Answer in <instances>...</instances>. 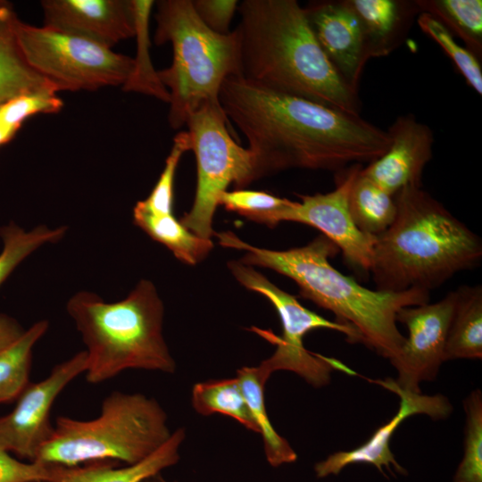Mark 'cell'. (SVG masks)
<instances>
[{"label": "cell", "instance_id": "d6a6232c", "mask_svg": "<svg viewBox=\"0 0 482 482\" xmlns=\"http://www.w3.org/2000/svg\"><path fill=\"white\" fill-rule=\"evenodd\" d=\"M190 150L191 140L188 132L182 131L177 134L157 183L147 198L137 202L135 209L155 215L172 214L176 170L183 154Z\"/></svg>", "mask_w": 482, "mask_h": 482}, {"label": "cell", "instance_id": "836d02e7", "mask_svg": "<svg viewBox=\"0 0 482 482\" xmlns=\"http://www.w3.org/2000/svg\"><path fill=\"white\" fill-rule=\"evenodd\" d=\"M62 107V101L56 93L24 94L0 104V122L19 129L29 116L39 112H55Z\"/></svg>", "mask_w": 482, "mask_h": 482}, {"label": "cell", "instance_id": "7402d4cb", "mask_svg": "<svg viewBox=\"0 0 482 482\" xmlns=\"http://www.w3.org/2000/svg\"><path fill=\"white\" fill-rule=\"evenodd\" d=\"M270 378L260 366L244 367L237 378L263 440L268 462L273 467L295 462L297 454L289 443L273 428L265 407L264 386Z\"/></svg>", "mask_w": 482, "mask_h": 482}, {"label": "cell", "instance_id": "5b68a950", "mask_svg": "<svg viewBox=\"0 0 482 482\" xmlns=\"http://www.w3.org/2000/svg\"><path fill=\"white\" fill-rule=\"evenodd\" d=\"M66 308L87 346V382L99 384L129 369L176 370L162 334L163 304L152 282L141 280L116 303L80 291Z\"/></svg>", "mask_w": 482, "mask_h": 482}, {"label": "cell", "instance_id": "7a4b0ae2", "mask_svg": "<svg viewBox=\"0 0 482 482\" xmlns=\"http://www.w3.org/2000/svg\"><path fill=\"white\" fill-rule=\"evenodd\" d=\"M237 11L242 78L360 116L358 92L329 62L295 0H245Z\"/></svg>", "mask_w": 482, "mask_h": 482}, {"label": "cell", "instance_id": "f35d334b", "mask_svg": "<svg viewBox=\"0 0 482 482\" xmlns=\"http://www.w3.org/2000/svg\"><path fill=\"white\" fill-rule=\"evenodd\" d=\"M5 1L0 0V6L4 3Z\"/></svg>", "mask_w": 482, "mask_h": 482}, {"label": "cell", "instance_id": "8fae6325", "mask_svg": "<svg viewBox=\"0 0 482 482\" xmlns=\"http://www.w3.org/2000/svg\"><path fill=\"white\" fill-rule=\"evenodd\" d=\"M87 353L81 351L56 364L43 380L29 384L17 404L0 418V447L29 461L51 436L50 411L61 392L87 370Z\"/></svg>", "mask_w": 482, "mask_h": 482}, {"label": "cell", "instance_id": "f546056e", "mask_svg": "<svg viewBox=\"0 0 482 482\" xmlns=\"http://www.w3.org/2000/svg\"><path fill=\"white\" fill-rule=\"evenodd\" d=\"M295 201L282 198L263 191L237 189L224 192L219 199V205L235 212L248 220L274 227L284 221L286 211Z\"/></svg>", "mask_w": 482, "mask_h": 482}, {"label": "cell", "instance_id": "d590c367", "mask_svg": "<svg viewBox=\"0 0 482 482\" xmlns=\"http://www.w3.org/2000/svg\"><path fill=\"white\" fill-rule=\"evenodd\" d=\"M193 7L200 20L212 31L229 33V25L237 10V0H193Z\"/></svg>", "mask_w": 482, "mask_h": 482}, {"label": "cell", "instance_id": "e575fe53", "mask_svg": "<svg viewBox=\"0 0 482 482\" xmlns=\"http://www.w3.org/2000/svg\"><path fill=\"white\" fill-rule=\"evenodd\" d=\"M0 447V482H51L54 464L22 462Z\"/></svg>", "mask_w": 482, "mask_h": 482}, {"label": "cell", "instance_id": "5bb4252c", "mask_svg": "<svg viewBox=\"0 0 482 482\" xmlns=\"http://www.w3.org/2000/svg\"><path fill=\"white\" fill-rule=\"evenodd\" d=\"M370 381L399 396L398 411L362 445L349 451L336 452L317 462L314 465L317 478L337 475L345 467L358 463L373 465L384 475L385 469L391 474L406 475L407 470L397 461L390 449V441L397 428L405 419L415 414H426L433 420H441L448 417L453 411L449 400L442 395H425L403 390L390 378Z\"/></svg>", "mask_w": 482, "mask_h": 482}, {"label": "cell", "instance_id": "ba28073f", "mask_svg": "<svg viewBox=\"0 0 482 482\" xmlns=\"http://www.w3.org/2000/svg\"><path fill=\"white\" fill-rule=\"evenodd\" d=\"M228 120L220 103H208L186 123L196 160L197 180L193 206L180 222L205 239L214 234L213 216L221 194L230 184L242 189L256 180L252 153L233 139Z\"/></svg>", "mask_w": 482, "mask_h": 482}, {"label": "cell", "instance_id": "9a60e30c", "mask_svg": "<svg viewBox=\"0 0 482 482\" xmlns=\"http://www.w3.org/2000/svg\"><path fill=\"white\" fill-rule=\"evenodd\" d=\"M303 10L324 54L345 82L358 92L370 60L358 16L347 0L312 2Z\"/></svg>", "mask_w": 482, "mask_h": 482}, {"label": "cell", "instance_id": "ac0fdd59", "mask_svg": "<svg viewBox=\"0 0 482 482\" xmlns=\"http://www.w3.org/2000/svg\"><path fill=\"white\" fill-rule=\"evenodd\" d=\"M347 2L360 20L370 59L386 56L397 48L420 12L415 0Z\"/></svg>", "mask_w": 482, "mask_h": 482}, {"label": "cell", "instance_id": "ffe728a7", "mask_svg": "<svg viewBox=\"0 0 482 482\" xmlns=\"http://www.w3.org/2000/svg\"><path fill=\"white\" fill-rule=\"evenodd\" d=\"M16 18L4 2L0 6V104L24 94L58 91L25 61L14 33Z\"/></svg>", "mask_w": 482, "mask_h": 482}, {"label": "cell", "instance_id": "484cf974", "mask_svg": "<svg viewBox=\"0 0 482 482\" xmlns=\"http://www.w3.org/2000/svg\"><path fill=\"white\" fill-rule=\"evenodd\" d=\"M420 12H426L451 33L460 37L472 54L482 58L481 0H415Z\"/></svg>", "mask_w": 482, "mask_h": 482}, {"label": "cell", "instance_id": "8d00e7d4", "mask_svg": "<svg viewBox=\"0 0 482 482\" xmlns=\"http://www.w3.org/2000/svg\"><path fill=\"white\" fill-rule=\"evenodd\" d=\"M23 331L16 320L0 313V352L13 343Z\"/></svg>", "mask_w": 482, "mask_h": 482}, {"label": "cell", "instance_id": "277c9868", "mask_svg": "<svg viewBox=\"0 0 482 482\" xmlns=\"http://www.w3.org/2000/svg\"><path fill=\"white\" fill-rule=\"evenodd\" d=\"M395 220L375 237L372 274L377 290L430 292L454 274L478 265L481 239L421 187L395 195Z\"/></svg>", "mask_w": 482, "mask_h": 482}, {"label": "cell", "instance_id": "3957f363", "mask_svg": "<svg viewBox=\"0 0 482 482\" xmlns=\"http://www.w3.org/2000/svg\"><path fill=\"white\" fill-rule=\"evenodd\" d=\"M215 236L220 245L245 251L241 262L270 269L294 280L303 297L331 312L337 322L354 331L357 343L389 362L399 355L405 341L397 328L399 310L429 302L426 290H372L341 273L329 262L339 250L323 235L306 245L283 251L253 246L231 231Z\"/></svg>", "mask_w": 482, "mask_h": 482}, {"label": "cell", "instance_id": "d4e9b609", "mask_svg": "<svg viewBox=\"0 0 482 482\" xmlns=\"http://www.w3.org/2000/svg\"><path fill=\"white\" fill-rule=\"evenodd\" d=\"M137 38V56L128 80L122 86L126 92H136L155 97L169 104L170 94L161 82L150 58L149 19L154 2L130 0Z\"/></svg>", "mask_w": 482, "mask_h": 482}, {"label": "cell", "instance_id": "44dd1931", "mask_svg": "<svg viewBox=\"0 0 482 482\" xmlns=\"http://www.w3.org/2000/svg\"><path fill=\"white\" fill-rule=\"evenodd\" d=\"M445 342V362L482 358V287L461 286Z\"/></svg>", "mask_w": 482, "mask_h": 482}, {"label": "cell", "instance_id": "4dcf8cb0", "mask_svg": "<svg viewBox=\"0 0 482 482\" xmlns=\"http://www.w3.org/2000/svg\"><path fill=\"white\" fill-rule=\"evenodd\" d=\"M466 414L463 456L451 482H482V394L472 391L464 400Z\"/></svg>", "mask_w": 482, "mask_h": 482}, {"label": "cell", "instance_id": "9c48e42d", "mask_svg": "<svg viewBox=\"0 0 482 482\" xmlns=\"http://www.w3.org/2000/svg\"><path fill=\"white\" fill-rule=\"evenodd\" d=\"M14 33L28 64L58 91L123 86L133 70V58L82 37L18 18Z\"/></svg>", "mask_w": 482, "mask_h": 482}, {"label": "cell", "instance_id": "2e32d148", "mask_svg": "<svg viewBox=\"0 0 482 482\" xmlns=\"http://www.w3.org/2000/svg\"><path fill=\"white\" fill-rule=\"evenodd\" d=\"M390 145L362 172L395 195L408 187H421L425 166L432 158L434 134L411 114L397 117L386 131Z\"/></svg>", "mask_w": 482, "mask_h": 482}, {"label": "cell", "instance_id": "d6986e66", "mask_svg": "<svg viewBox=\"0 0 482 482\" xmlns=\"http://www.w3.org/2000/svg\"><path fill=\"white\" fill-rule=\"evenodd\" d=\"M185 436V429L178 428L149 456L122 468H113V461H93L83 467L54 464L51 482H143L179 461Z\"/></svg>", "mask_w": 482, "mask_h": 482}, {"label": "cell", "instance_id": "4fadbf2b", "mask_svg": "<svg viewBox=\"0 0 482 482\" xmlns=\"http://www.w3.org/2000/svg\"><path fill=\"white\" fill-rule=\"evenodd\" d=\"M362 164L351 165L337 178L336 187L326 194L300 195L284 215V221L303 223L319 229L353 267L369 272L375 237L362 232L348 208V194Z\"/></svg>", "mask_w": 482, "mask_h": 482}, {"label": "cell", "instance_id": "8992f818", "mask_svg": "<svg viewBox=\"0 0 482 482\" xmlns=\"http://www.w3.org/2000/svg\"><path fill=\"white\" fill-rule=\"evenodd\" d=\"M157 45L172 46L171 65L158 71L170 94L168 120L179 129L202 105L220 103L224 80L240 76L237 34H219L197 16L191 0H162L156 3Z\"/></svg>", "mask_w": 482, "mask_h": 482}, {"label": "cell", "instance_id": "74e56055", "mask_svg": "<svg viewBox=\"0 0 482 482\" xmlns=\"http://www.w3.org/2000/svg\"><path fill=\"white\" fill-rule=\"evenodd\" d=\"M18 131L17 129L0 122V146L9 142Z\"/></svg>", "mask_w": 482, "mask_h": 482}, {"label": "cell", "instance_id": "4316f807", "mask_svg": "<svg viewBox=\"0 0 482 482\" xmlns=\"http://www.w3.org/2000/svg\"><path fill=\"white\" fill-rule=\"evenodd\" d=\"M48 329V321H37L0 352V403L12 402L29 384L32 351Z\"/></svg>", "mask_w": 482, "mask_h": 482}, {"label": "cell", "instance_id": "30bf717a", "mask_svg": "<svg viewBox=\"0 0 482 482\" xmlns=\"http://www.w3.org/2000/svg\"><path fill=\"white\" fill-rule=\"evenodd\" d=\"M228 267L236 279L245 288L264 295L276 309L282 325V335L253 328L262 337L276 345L273 354L259 365L270 376L278 370L296 373L310 385L320 387L330 381L334 370L349 374V370L334 358L309 352L303 346V337L310 331L326 328L345 335L349 343H357L353 329L344 324L332 321L302 305L295 296L280 289L252 266L240 261H232Z\"/></svg>", "mask_w": 482, "mask_h": 482}, {"label": "cell", "instance_id": "52a82bcc", "mask_svg": "<svg viewBox=\"0 0 482 482\" xmlns=\"http://www.w3.org/2000/svg\"><path fill=\"white\" fill-rule=\"evenodd\" d=\"M171 433L156 400L114 391L104 399L96 419L58 417L36 461L67 467L93 461L134 464L162 446Z\"/></svg>", "mask_w": 482, "mask_h": 482}, {"label": "cell", "instance_id": "1f68e13d", "mask_svg": "<svg viewBox=\"0 0 482 482\" xmlns=\"http://www.w3.org/2000/svg\"><path fill=\"white\" fill-rule=\"evenodd\" d=\"M416 21L423 33L434 40L448 55L467 84L481 96V61L468 48L460 46L452 33L433 16L420 12Z\"/></svg>", "mask_w": 482, "mask_h": 482}, {"label": "cell", "instance_id": "e0dca14e", "mask_svg": "<svg viewBox=\"0 0 482 482\" xmlns=\"http://www.w3.org/2000/svg\"><path fill=\"white\" fill-rule=\"evenodd\" d=\"M44 26L111 48L135 36L130 0H44Z\"/></svg>", "mask_w": 482, "mask_h": 482}, {"label": "cell", "instance_id": "cb8c5ba5", "mask_svg": "<svg viewBox=\"0 0 482 482\" xmlns=\"http://www.w3.org/2000/svg\"><path fill=\"white\" fill-rule=\"evenodd\" d=\"M133 219L137 226L165 245L184 263L194 265L200 262L213 247L211 239L194 234L173 214L155 215L134 208Z\"/></svg>", "mask_w": 482, "mask_h": 482}, {"label": "cell", "instance_id": "6da1fadb", "mask_svg": "<svg viewBox=\"0 0 482 482\" xmlns=\"http://www.w3.org/2000/svg\"><path fill=\"white\" fill-rule=\"evenodd\" d=\"M220 104L246 137L255 179L287 169L341 170L371 162L388 148L386 131L313 101L230 76Z\"/></svg>", "mask_w": 482, "mask_h": 482}, {"label": "cell", "instance_id": "f1b7e54d", "mask_svg": "<svg viewBox=\"0 0 482 482\" xmlns=\"http://www.w3.org/2000/svg\"><path fill=\"white\" fill-rule=\"evenodd\" d=\"M66 230L65 226L52 229L41 225L25 231L13 222L0 227V237L3 241L0 253V286L26 257L46 243L59 241Z\"/></svg>", "mask_w": 482, "mask_h": 482}, {"label": "cell", "instance_id": "603a6c76", "mask_svg": "<svg viewBox=\"0 0 482 482\" xmlns=\"http://www.w3.org/2000/svg\"><path fill=\"white\" fill-rule=\"evenodd\" d=\"M362 168L352 183L348 208L357 228L376 237L386 231L395 219V196L362 174Z\"/></svg>", "mask_w": 482, "mask_h": 482}, {"label": "cell", "instance_id": "7c38bea8", "mask_svg": "<svg viewBox=\"0 0 482 482\" xmlns=\"http://www.w3.org/2000/svg\"><path fill=\"white\" fill-rule=\"evenodd\" d=\"M457 298L456 289L433 303L403 307L396 314L408 337L399 355L390 362L397 371L396 385L421 393L420 383L434 380L441 364Z\"/></svg>", "mask_w": 482, "mask_h": 482}, {"label": "cell", "instance_id": "83f0119b", "mask_svg": "<svg viewBox=\"0 0 482 482\" xmlns=\"http://www.w3.org/2000/svg\"><path fill=\"white\" fill-rule=\"evenodd\" d=\"M192 405L199 414L227 415L247 429L259 432L237 377L195 384L192 389Z\"/></svg>", "mask_w": 482, "mask_h": 482}]
</instances>
